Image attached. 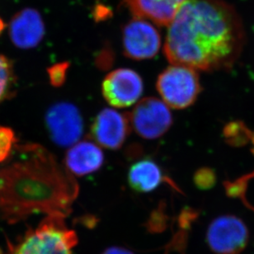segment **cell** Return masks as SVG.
Listing matches in <instances>:
<instances>
[{
    "instance_id": "cell-4",
    "label": "cell",
    "mask_w": 254,
    "mask_h": 254,
    "mask_svg": "<svg viewBox=\"0 0 254 254\" xmlns=\"http://www.w3.org/2000/svg\"><path fill=\"white\" fill-rule=\"evenodd\" d=\"M156 88L167 105L179 110L192 105L201 91L197 70L176 64H172L159 74Z\"/></svg>"
},
{
    "instance_id": "cell-10",
    "label": "cell",
    "mask_w": 254,
    "mask_h": 254,
    "mask_svg": "<svg viewBox=\"0 0 254 254\" xmlns=\"http://www.w3.org/2000/svg\"><path fill=\"white\" fill-rule=\"evenodd\" d=\"M128 115H123L112 108H105L93 121L90 135L96 144L106 149L116 150L125 143L130 132Z\"/></svg>"
},
{
    "instance_id": "cell-13",
    "label": "cell",
    "mask_w": 254,
    "mask_h": 254,
    "mask_svg": "<svg viewBox=\"0 0 254 254\" xmlns=\"http://www.w3.org/2000/svg\"><path fill=\"white\" fill-rule=\"evenodd\" d=\"M186 0H125L135 18L150 20L159 26H169Z\"/></svg>"
},
{
    "instance_id": "cell-8",
    "label": "cell",
    "mask_w": 254,
    "mask_h": 254,
    "mask_svg": "<svg viewBox=\"0 0 254 254\" xmlns=\"http://www.w3.org/2000/svg\"><path fill=\"white\" fill-rule=\"evenodd\" d=\"M144 83L141 77L130 68L112 71L102 83V93L107 103L118 108H129L141 97Z\"/></svg>"
},
{
    "instance_id": "cell-18",
    "label": "cell",
    "mask_w": 254,
    "mask_h": 254,
    "mask_svg": "<svg viewBox=\"0 0 254 254\" xmlns=\"http://www.w3.org/2000/svg\"><path fill=\"white\" fill-rule=\"evenodd\" d=\"M195 186L200 189H209L215 184V174L212 169L209 168H202L198 169L193 177Z\"/></svg>"
},
{
    "instance_id": "cell-3",
    "label": "cell",
    "mask_w": 254,
    "mask_h": 254,
    "mask_svg": "<svg viewBox=\"0 0 254 254\" xmlns=\"http://www.w3.org/2000/svg\"><path fill=\"white\" fill-rule=\"evenodd\" d=\"M64 219L47 215L36 229L25 235L11 254H72L78 237L66 226Z\"/></svg>"
},
{
    "instance_id": "cell-12",
    "label": "cell",
    "mask_w": 254,
    "mask_h": 254,
    "mask_svg": "<svg viewBox=\"0 0 254 254\" xmlns=\"http://www.w3.org/2000/svg\"><path fill=\"white\" fill-rule=\"evenodd\" d=\"M104 154L98 144L89 140L77 142L68 149L64 159L65 168L75 176L94 174L103 167Z\"/></svg>"
},
{
    "instance_id": "cell-9",
    "label": "cell",
    "mask_w": 254,
    "mask_h": 254,
    "mask_svg": "<svg viewBox=\"0 0 254 254\" xmlns=\"http://www.w3.org/2000/svg\"><path fill=\"white\" fill-rule=\"evenodd\" d=\"M123 51L126 57L134 61L154 58L161 47L159 31L141 18L129 21L123 32Z\"/></svg>"
},
{
    "instance_id": "cell-6",
    "label": "cell",
    "mask_w": 254,
    "mask_h": 254,
    "mask_svg": "<svg viewBox=\"0 0 254 254\" xmlns=\"http://www.w3.org/2000/svg\"><path fill=\"white\" fill-rule=\"evenodd\" d=\"M52 141L62 147L72 146L82 137L83 121L78 108L70 103H55L45 118Z\"/></svg>"
},
{
    "instance_id": "cell-16",
    "label": "cell",
    "mask_w": 254,
    "mask_h": 254,
    "mask_svg": "<svg viewBox=\"0 0 254 254\" xmlns=\"http://www.w3.org/2000/svg\"><path fill=\"white\" fill-rule=\"evenodd\" d=\"M14 132L9 127H0V163L5 161L16 146Z\"/></svg>"
},
{
    "instance_id": "cell-11",
    "label": "cell",
    "mask_w": 254,
    "mask_h": 254,
    "mask_svg": "<svg viewBox=\"0 0 254 254\" xmlns=\"http://www.w3.org/2000/svg\"><path fill=\"white\" fill-rule=\"evenodd\" d=\"M12 43L21 49H31L42 42L45 25L39 12L33 8L21 10L13 16L9 25Z\"/></svg>"
},
{
    "instance_id": "cell-15",
    "label": "cell",
    "mask_w": 254,
    "mask_h": 254,
    "mask_svg": "<svg viewBox=\"0 0 254 254\" xmlns=\"http://www.w3.org/2000/svg\"><path fill=\"white\" fill-rule=\"evenodd\" d=\"M15 83V74L12 62L0 55V103L11 93Z\"/></svg>"
},
{
    "instance_id": "cell-2",
    "label": "cell",
    "mask_w": 254,
    "mask_h": 254,
    "mask_svg": "<svg viewBox=\"0 0 254 254\" xmlns=\"http://www.w3.org/2000/svg\"><path fill=\"white\" fill-rule=\"evenodd\" d=\"M16 159L0 169V216L9 224L34 213L67 217L79 188L45 147L16 145Z\"/></svg>"
},
{
    "instance_id": "cell-20",
    "label": "cell",
    "mask_w": 254,
    "mask_h": 254,
    "mask_svg": "<svg viewBox=\"0 0 254 254\" xmlns=\"http://www.w3.org/2000/svg\"><path fill=\"white\" fill-rule=\"evenodd\" d=\"M5 28V23L3 22V21H2L1 18H0V35H1V33H2V31L4 30Z\"/></svg>"
},
{
    "instance_id": "cell-1",
    "label": "cell",
    "mask_w": 254,
    "mask_h": 254,
    "mask_svg": "<svg viewBox=\"0 0 254 254\" xmlns=\"http://www.w3.org/2000/svg\"><path fill=\"white\" fill-rule=\"evenodd\" d=\"M245 44L235 8L221 0H186L169 25L164 55L172 64L195 70L231 68Z\"/></svg>"
},
{
    "instance_id": "cell-17",
    "label": "cell",
    "mask_w": 254,
    "mask_h": 254,
    "mask_svg": "<svg viewBox=\"0 0 254 254\" xmlns=\"http://www.w3.org/2000/svg\"><path fill=\"white\" fill-rule=\"evenodd\" d=\"M69 68L68 62H62L51 66L47 69L50 82L52 86L59 88L63 85L67 78V73Z\"/></svg>"
},
{
    "instance_id": "cell-5",
    "label": "cell",
    "mask_w": 254,
    "mask_h": 254,
    "mask_svg": "<svg viewBox=\"0 0 254 254\" xmlns=\"http://www.w3.org/2000/svg\"><path fill=\"white\" fill-rule=\"evenodd\" d=\"M129 123L138 135L146 139L163 136L173 125L169 106L156 98H145L128 113Z\"/></svg>"
},
{
    "instance_id": "cell-14",
    "label": "cell",
    "mask_w": 254,
    "mask_h": 254,
    "mask_svg": "<svg viewBox=\"0 0 254 254\" xmlns=\"http://www.w3.org/2000/svg\"><path fill=\"white\" fill-rule=\"evenodd\" d=\"M128 184L137 192L149 193L158 189L164 181L161 168L149 159H140L132 164L128 171Z\"/></svg>"
},
{
    "instance_id": "cell-19",
    "label": "cell",
    "mask_w": 254,
    "mask_h": 254,
    "mask_svg": "<svg viewBox=\"0 0 254 254\" xmlns=\"http://www.w3.org/2000/svg\"><path fill=\"white\" fill-rule=\"evenodd\" d=\"M103 254H134L129 250H126L123 248L112 247L105 250Z\"/></svg>"
},
{
    "instance_id": "cell-7",
    "label": "cell",
    "mask_w": 254,
    "mask_h": 254,
    "mask_svg": "<svg viewBox=\"0 0 254 254\" xmlns=\"http://www.w3.org/2000/svg\"><path fill=\"white\" fill-rule=\"evenodd\" d=\"M207 244L216 254H240L249 240L247 226L235 215H222L208 228Z\"/></svg>"
}]
</instances>
